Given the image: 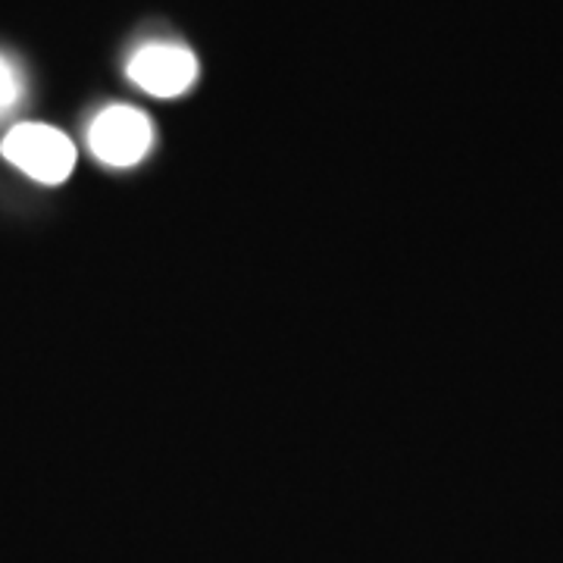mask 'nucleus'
<instances>
[{"mask_svg":"<svg viewBox=\"0 0 563 563\" xmlns=\"http://www.w3.org/2000/svg\"><path fill=\"white\" fill-rule=\"evenodd\" d=\"M3 157L22 169L29 179L44 185H60L76 169V144L60 129L44 122H22L7 132L0 144Z\"/></svg>","mask_w":563,"mask_h":563,"instance_id":"1","label":"nucleus"},{"mask_svg":"<svg viewBox=\"0 0 563 563\" xmlns=\"http://www.w3.org/2000/svg\"><path fill=\"white\" fill-rule=\"evenodd\" d=\"M88 147L107 166L125 169L151 154L154 125L135 107L113 103V107H103L88 125Z\"/></svg>","mask_w":563,"mask_h":563,"instance_id":"2","label":"nucleus"},{"mask_svg":"<svg viewBox=\"0 0 563 563\" xmlns=\"http://www.w3.org/2000/svg\"><path fill=\"white\" fill-rule=\"evenodd\" d=\"M129 79L151 98H181L198 81V60L185 44L151 41L132 54Z\"/></svg>","mask_w":563,"mask_h":563,"instance_id":"3","label":"nucleus"},{"mask_svg":"<svg viewBox=\"0 0 563 563\" xmlns=\"http://www.w3.org/2000/svg\"><path fill=\"white\" fill-rule=\"evenodd\" d=\"M22 91H25V81L16 63L10 60L7 54H0V120L10 117L22 101Z\"/></svg>","mask_w":563,"mask_h":563,"instance_id":"4","label":"nucleus"}]
</instances>
